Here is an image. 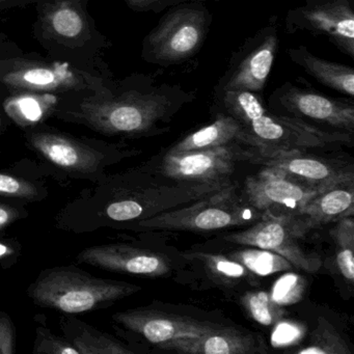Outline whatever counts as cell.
<instances>
[{"instance_id": "1", "label": "cell", "mask_w": 354, "mask_h": 354, "mask_svg": "<svg viewBox=\"0 0 354 354\" xmlns=\"http://www.w3.org/2000/svg\"><path fill=\"white\" fill-rule=\"evenodd\" d=\"M194 98V92L179 84H156L146 76L136 88L117 96L103 90L97 96L84 99L77 109L61 111L59 117L103 136H147Z\"/></svg>"}, {"instance_id": "2", "label": "cell", "mask_w": 354, "mask_h": 354, "mask_svg": "<svg viewBox=\"0 0 354 354\" xmlns=\"http://www.w3.org/2000/svg\"><path fill=\"white\" fill-rule=\"evenodd\" d=\"M221 113L237 120L245 130L244 146L260 154L304 151L351 142L352 133L325 131L308 122L266 109L259 94L246 91H215Z\"/></svg>"}, {"instance_id": "3", "label": "cell", "mask_w": 354, "mask_h": 354, "mask_svg": "<svg viewBox=\"0 0 354 354\" xmlns=\"http://www.w3.org/2000/svg\"><path fill=\"white\" fill-rule=\"evenodd\" d=\"M142 287L100 279L75 265L46 268L28 286V297L40 308L64 315H80L109 308Z\"/></svg>"}, {"instance_id": "4", "label": "cell", "mask_w": 354, "mask_h": 354, "mask_svg": "<svg viewBox=\"0 0 354 354\" xmlns=\"http://www.w3.org/2000/svg\"><path fill=\"white\" fill-rule=\"evenodd\" d=\"M26 140L28 148L40 158L45 175L66 181L95 183L106 175L107 167L127 155L117 145L53 129L32 130Z\"/></svg>"}, {"instance_id": "5", "label": "cell", "mask_w": 354, "mask_h": 354, "mask_svg": "<svg viewBox=\"0 0 354 354\" xmlns=\"http://www.w3.org/2000/svg\"><path fill=\"white\" fill-rule=\"evenodd\" d=\"M212 16L201 1L171 7L144 41L142 57L160 66L182 63L198 53Z\"/></svg>"}, {"instance_id": "6", "label": "cell", "mask_w": 354, "mask_h": 354, "mask_svg": "<svg viewBox=\"0 0 354 354\" xmlns=\"http://www.w3.org/2000/svg\"><path fill=\"white\" fill-rule=\"evenodd\" d=\"M264 213L238 200L233 189L221 190L210 198L171 212L146 217L138 227L169 231H215L258 221Z\"/></svg>"}, {"instance_id": "7", "label": "cell", "mask_w": 354, "mask_h": 354, "mask_svg": "<svg viewBox=\"0 0 354 354\" xmlns=\"http://www.w3.org/2000/svg\"><path fill=\"white\" fill-rule=\"evenodd\" d=\"M308 232L298 216L264 214L252 227L223 236V239L239 245L271 250L287 259L293 266L314 273L322 266V260L316 254L306 252L300 244Z\"/></svg>"}, {"instance_id": "8", "label": "cell", "mask_w": 354, "mask_h": 354, "mask_svg": "<svg viewBox=\"0 0 354 354\" xmlns=\"http://www.w3.org/2000/svg\"><path fill=\"white\" fill-rule=\"evenodd\" d=\"M268 104L271 113L277 115L296 118L304 122H316L337 131L353 134L352 100L330 98L315 90L286 82L273 91Z\"/></svg>"}, {"instance_id": "9", "label": "cell", "mask_w": 354, "mask_h": 354, "mask_svg": "<svg viewBox=\"0 0 354 354\" xmlns=\"http://www.w3.org/2000/svg\"><path fill=\"white\" fill-rule=\"evenodd\" d=\"M289 34L312 32L325 36L354 59V0H304L286 16Z\"/></svg>"}, {"instance_id": "10", "label": "cell", "mask_w": 354, "mask_h": 354, "mask_svg": "<svg viewBox=\"0 0 354 354\" xmlns=\"http://www.w3.org/2000/svg\"><path fill=\"white\" fill-rule=\"evenodd\" d=\"M279 44L275 24L261 28L232 57L215 91H246L261 94L266 86Z\"/></svg>"}, {"instance_id": "11", "label": "cell", "mask_w": 354, "mask_h": 354, "mask_svg": "<svg viewBox=\"0 0 354 354\" xmlns=\"http://www.w3.org/2000/svg\"><path fill=\"white\" fill-rule=\"evenodd\" d=\"M322 190L279 169L264 167L246 179L244 194L248 204L264 214L298 216L304 205Z\"/></svg>"}, {"instance_id": "12", "label": "cell", "mask_w": 354, "mask_h": 354, "mask_svg": "<svg viewBox=\"0 0 354 354\" xmlns=\"http://www.w3.org/2000/svg\"><path fill=\"white\" fill-rule=\"evenodd\" d=\"M248 147L232 144L215 148L169 153L162 173L179 182L215 184L232 175L237 161L248 159Z\"/></svg>"}, {"instance_id": "13", "label": "cell", "mask_w": 354, "mask_h": 354, "mask_svg": "<svg viewBox=\"0 0 354 354\" xmlns=\"http://www.w3.org/2000/svg\"><path fill=\"white\" fill-rule=\"evenodd\" d=\"M113 321L128 333L140 335L157 346L182 337H198L218 327V325L202 322L190 317L147 308L115 313Z\"/></svg>"}, {"instance_id": "14", "label": "cell", "mask_w": 354, "mask_h": 354, "mask_svg": "<svg viewBox=\"0 0 354 354\" xmlns=\"http://www.w3.org/2000/svg\"><path fill=\"white\" fill-rule=\"evenodd\" d=\"M246 160L279 169L308 185L320 189L354 180L353 173L345 165H339L337 161L306 154L304 151L260 154L250 148Z\"/></svg>"}, {"instance_id": "15", "label": "cell", "mask_w": 354, "mask_h": 354, "mask_svg": "<svg viewBox=\"0 0 354 354\" xmlns=\"http://www.w3.org/2000/svg\"><path fill=\"white\" fill-rule=\"evenodd\" d=\"M76 263L111 272L145 277H159L171 270L165 257L127 243L100 244L84 248L76 257Z\"/></svg>"}, {"instance_id": "16", "label": "cell", "mask_w": 354, "mask_h": 354, "mask_svg": "<svg viewBox=\"0 0 354 354\" xmlns=\"http://www.w3.org/2000/svg\"><path fill=\"white\" fill-rule=\"evenodd\" d=\"M0 82L11 88L30 92L53 93L82 90L88 82L67 63L41 64L16 62L0 68Z\"/></svg>"}, {"instance_id": "17", "label": "cell", "mask_w": 354, "mask_h": 354, "mask_svg": "<svg viewBox=\"0 0 354 354\" xmlns=\"http://www.w3.org/2000/svg\"><path fill=\"white\" fill-rule=\"evenodd\" d=\"M165 351L186 354L267 353L260 337L237 329L218 326L198 337H182L158 346Z\"/></svg>"}, {"instance_id": "18", "label": "cell", "mask_w": 354, "mask_h": 354, "mask_svg": "<svg viewBox=\"0 0 354 354\" xmlns=\"http://www.w3.org/2000/svg\"><path fill=\"white\" fill-rule=\"evenodd\" d=\"M353 180H348L319 192L304 205L298 217L310 231L353 216Z\"/></svg>"}, {"instance_id": "19", "label": "cell", "mask_w": 354, "mask_h": 354, "mask_svg": "<svg viewBox=\"0 0 354 354\" xmlns=\"http://www.w3.org/2000/svg\"><path fill=\"white\" fill-rule=\"evenodd\" d=\"M28 160L16 163L11 169H0V198L30 204L42 202L49 196L48 186L41 167H30Z\"/></svg>"}, {"instance_id": "20", "label": "cell", "mask_w": 354, "mask_h": 354, "mask_svg": "<svg viewBox=\"0 0 354 354\" xmlns=\"http://www.w3.org/2000/svg\"><path fill=\"white\" fill-rule=\"evenodd\" d=\"M64 337L77 349L80 354H134L136 351L119 339L91 326L72 315L59 318Z\"/></svg>"}, {"instance_id": "21", "label": "cell", "mask_w": 354, "mask_h": 354, "mask_svg": "<svg viewBox=\"0 0 354 354\" xmlns=\"http://www.w3.org/2000/svg\"><path fill=\"white\" fill-rule=\"evenodd\" d=\"M287 55L295 65L323 86L354 97L353 68L320 59L304 46L288 49Z\"/></svg>"}, {"instance_id": "22", "label": "cell", "mask_w": 354, "mask_h": 354, "mask_svg": "<svg viewBox=\"0 0 354 354\" xmlns=\"http://www.w3.org/2000/svg\"><path fill=\"white\" fill-rule=\"evenodd\" d=\"M245 130L231 115L219 113L210 125L196 130L169 149V153L186 152L215 148L232 144H243Z\"/></svg>"}, {"instance_id": "23", "label": "cell", "mask_w": 354, "mask_h": 354, "mask_svg": "<svg viewBox=\"0 0 354 354\" xmlns=\"http://www.w3.org/2000/svg\"><path fill=\"white\" fill-rule=\"evenodd\" d=\"M44 26L55 38L64 42H80L88 32L86 15L72 0L50 6L44 15Z\"/></svg>"}, {"instance_id": "24", "label": "cell", "mask_w": 354, "mask_h": 354, "mask_svg": "<svg viewBox=\"0 0 354 354\" xmlns=\"http://www.w3.org/2000/svg\"><path fill=\"white\" fill-rule=\"evenodd\" d=\"M57 103L59 98L51 93H24L6 99L3 109L16 125L30 128L48 118Z\"/></svg>"}, {"instance_id": "25", "label": "cell", "mask_w": 354, "mask_h": 354, "mask_svg": "<svg viewBox=\"0 0 354 354\" xmlns=\"http://www.w3.org/2000/svg\"><path fill=\"white\" fill-rule=\"evenodd\" d=\"M337 250V265L346 279H354V221L353 216L337 221L329 232Z\"/></svg>"}, {"instance_id": "26", "label": "cell", "mask_w": 354, "mask_h": 354, "mask_svg": "<svg viewBox=\"0 0 354 354\" xmlns=\"http://www.w3.org/2000/svg\"><path fill=\"white\" fill-rule=\"evenodd\" d=\"M296 352L299 354H351L352 350L331 323L326 319L319 318L310 344Z\"/></svg>"}, {"instance_id": "27", "label": "cell", "mask_w": 354, "mask_h": 354, "mask_svg": "<svg viewBox=\"0 0 354 354\" xmlns=\"http://www.w3.org/2000/svg\"><path fill=\"white\" fill-rule=\"evenodd\" d=\"M230 258L241 263L250 272L268 275L289 270L293 265L277 252L267 250H244L230 254Z\"/></svg>"}, {"instance_id": "28", "label": "cell", "mask_w": 354, "mask_h": 354, "mask_svg": "<svg viewBox=\"0 0 354 354\" xmlns=\"http://www.w3.org/2000/svg\"><path fill=\"white\" fill-rule=\"evenodd\" d=\"M190 258L201 261L207 270L221 279L223 283L241 281L250 277V271L245 266L232 258L223 254H207V252H194L189 254Z\"/></svg>"}, {"instance_id": "29", "label": "cell", "mask_w": 354, "mask_h": 354, "mask_svg": "<svg viewBox=\"0 0 354 354\" xmlns=\"http://www.w3.org/2000/svg\"><path fill=\"white\" fill-rule=\"evenodd\" d=\"M242 304L250 316L260 324L267 326L274 324L283 316L281 306L267 292H250L245 294L242 298Z\"/></svg>"}, {"instance_id": "30", "label": "cell", "mask_w": 354, "mask_h": 354, "mask_svg": "<svg viewBox=\"0 0 354 354\" xmlns=\"http://www.w3.org/2000/svg\"><path fill=\"white\" fill-rule=\"evenodd\" d=\"M37 319V318H36ZM36 328V337H35L34 354H80L77 349L66 339L59 337L46 326V323L39 321Z\"/></svg>"}, {"instance_id": "31", "label": "cell", "mask_w": 354, "mask_h": 354, "mask_svg": "<svg viewBox=\"0 0 354 354\" xmlns=\"http://www.w3.org/2000/svg\"><path fill=\"white\" fill-rule=\"evenodd\" d=\"M304 279L299 275L286 274L273 286L271 298L279 306H290L299 301L304 293Z\"/></svg>"}, {"instance_id": "32", "label": "cell", "mask_w": 354, "mask_h": 354, "mask_svg": "<svg viewBox=\"0 0 354 354\" xmlns=\"http://www.w3.org/2000/svg\"><path fill=\"white\" fill-rule=\"evenodd\" d=\"M22 246L19 240L0 232V267L3 269L11 268L16 264L21 256Z\"/></svg>"}, {"instance_id": "33", "label": "cell", "mask_w": 354, "mask_h": 354, "mask_svg": "<svg viewBox=\"0 0 354 354\" xmlns=\"http://www.w3.org/2000/svg\"><path fill=\"white\" fill-rule=\"evenodd\" d=\"M30 215L26 204L19 202H0V232H5L17 221Z\"/></svg>"}, {"instance_id": "34", "label": "cell", "mask_w": 354, "mask_h": 354, "mask_svg": "<svg viewBox=\"0 0 354 354\" xmlns=\"http://www.w3.org/2000/svg\"><path fill=\"white\" fill-rule=\"evenodd\" d=\"M16 352V328L11 317L0 312V354Z\"/></svg>"}, {"instance_id": "35", "label": "cell", "mask_w": 354, "mask_h": 354, "mask_svg": "<svg viewBox=\"0 0 354 354\" xmlns=\"http://www.w3.org/2000/svg\"><path fill=\"white\" fill-rule=\"evenodd\" d=\"M163 0H126V3L136 11L160 12Z\"/></svg>"}, {"instance_id": "36", "label": "cell", "mask_w": 354, "mask_h": 354, "mask_svg": "<svg viewBox=\"0 0 354 354\" xmlns=\"http://www.w3.org/2000/svg\"><path fill=\"white\" fill-rule=\"evenodd\" d=\"M192 1H201V0H163L161 3L160 11L169 7L181 5V3H192Z\"/></svg>"}, {"instance_id": "37", "label": "cell", "mask_w": 354, "mask_h": 354, "mask_svg": "<svg viewBox=\"0 0 354 354\" xmlns=\"http://www.w3.org/2000/svg\"><path fill=\"white\" fill-rule=\"evenodd\" d=\"M0 127H1V120H0Z\"/></svg>"}]
</instances>
